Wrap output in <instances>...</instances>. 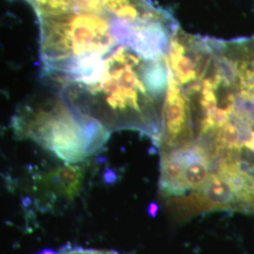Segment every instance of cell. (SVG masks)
I'll use <instances>...</instances> for the list:
<instances>
[{
  "mask_svg": "<svg viewBox=\"0 0 254 254\" xmlns=\"http://www.w3.org/2000/svg\"><path fill=\"white\" fill-rule=\"evenodd\" d=\"M11 126L19 138L36 142L69 164L87 159L109 136L101 123L76 110L59 91L23 105Z\"/></svg>",
  "mask_w": 254,
  "mask_h": 254,
  "instance_id": "6da1fadb",
  "label": "cell"
},
{
  "mask_svg": "<svg viewBox=\"0 0 254 254\" xmlns=\"http://www.w3.org/2000/svg\"><path fill=\"white\" fill-rule=\"evenodd\" d=\"M213 172L212 159L201 147H190L162 154L160 191L170 198H180L200 191Z\"/></svg>",
  "mask_w": 254,
  "mask_h": 254,
  "instance_id": "7a4b0ae2",
  "label": "cell"
},
{
  "mask_svg": "<svg viewBox=\"0 0 254 254\" xmlns=\"http://www.w3.org/2000/svg\"><path fill=\"white\" fill-rule=\"evenodd\" d=\"M53 254H119L114 252H106V251H95V250H86L81 248L75 249H68L64 250L59 253Z\"/></svg>",
  "mask_w": 254,
  "mask_h": 254,
  "instance_id": "3957f363",
  "label": "cell"
}]
</instances>
